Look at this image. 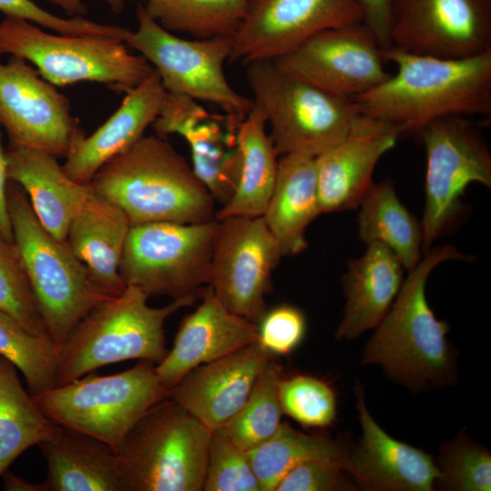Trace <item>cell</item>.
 <instances>
[{
  "label": "cell",
  "mask_w": 491,
  "mask_h": 491,
  "mask_svg": "<svg viewBox=\"0 0 491 491\" xmlns=\"http://www.w3.org/2000/svg\"><path fill=\"white\" fill-rule=\"evenodd\" d=\"M165 30L193 38L233 36L249 0H136Z\"/></svg>",
  "instance_id": "d6a6232c"
},
{
  "label": "cell",
  "mask_w": 491,
  "mask_h": 491,
  "mask_svg": "<svg viewBox=\"0 0 491 491\" xmlns=\"http://www.w3.org/2000/svg\"><path fill=\"white\" fill-rule=\"evenodd\" d=\"M439 476L435 487L448 491H490L491 454L462 429L441 445L435 459Z\"/></svg>",
  "instance_id": "d590c367"
},
{
  "label": "cell",
  "mask_w": 491,
  "mask_h": 491,
  "mask_svg": "<svg viewBox=\"0 0 491 491\" xmlns=\"http://www.w3.org/2000/svg\"><path fill=\"white\" fill-rule=\"evenodd\" d=\"M361 22L356 0H249L228 62L274 60L316 33Z\"/></svg>",
  "instance_id": "2e32d148"
},
{
  "label": "cell",
  "mask_w": 491,
  "mask_h": 491,
  "mask_svg": "<svg viewBox=\"0 0 491 491\" xmlns=\"http://www.w3.org/2000/svg\"><path fill=\"white\" fill-rule=\"evenodd\" d=\"M6 195L15 248L48 335L60 346L89 311L108 298L66 242L42 225L21 186L11 181Z\"/></svg>",
  "instance_id": "8992f818"
},
{
  "label": "cell",
  "mask_w": 491,
  "mask_h": 491,
  "mask_svg": "<svg viewBox=\"0 0 491 491\" xmlns=\"http://www.w3.org/2000/svg\"><path fill=\"white\" fill-rule=\"evenodd\" d=\"M363 12V23L382 49L389 46L391 0H356Z\"/></svg>",
  "instance_id": "7bdbcfd3"
},
{
  "label": "cell",
  "mask_w": 491,
  "mask_h": 491,
  "mask_svg": "<svg viewBox=\"0 0 491 491\" xmlns=\"http://www.w3.org/2000/svg\"><path fill=\"white\" fill-rule=\"evenodd\" d=\"M130 227L125 212L95 192L70 224L65 242L106 298L126 287L119 263Z\"/></svg>",
  "instance_id": "484cf974"
},
{
  "label": "cell",
  "mask_w": 491,
  "mask_h": 491,
  "mask_svg": "<svg viewBox=\"0 0 491 491\" xmlns=\"http://www.w3.org/2000/svg\"><path fill=\"white\" fill-rule=\"evenodd\" d=\"M274 357L256 340L192 369L170 389L168 397L213 431L237 413Z\"/></svg>",
  "instance_id": "ffe728a7"
},
{
  "label": "cell",
  "mask_w": 491,
  "mask_h": 491,
  "mask_svg": "<svg viewBox=\"0 0 491 491\" xmlns=\"http://www.w3.org/2000/svg\"><path fill=\"white\" fill-rule=\"evenodd\" d=\"M280 366L270 361L257 377L248 397L237 413L222 427L242 449H250L269 439L282 423L279 384Z\"/></svg>",
  "instance_id": "836d02e7"
},
{
  "label": "cell",
  "mask_w": 491,
  "mask_h": 491,
  "mask_svg": "<svg viewBox=\"0 0 491 491\" xmlns=\"http://www.w3.org/2000/svg\"><path fill=\"white\" fill-rule=\"evenodd\" d=\"M441 58L491 51V0H391L389 46Z\"/></svg>",
  "instance_id": "5bb4252c"
},
{
  "label": "cell",
  "mask_w": 491,
  "mask_h": 491,
  "mask_svg": "<svg viewBox=\"0 0 491 491\" xmlns=\"http://www.w3.org/2000/svg\"><path fill=\"white\" fill-rule=\"evenodd\" d=\"M239 146L238 184L230 200L215 211L217 221L235 215H263L275 186L278 155L266 131L265 114L255 103L241 123Z\"/></svg>",
  "instance_id": "f1b7e54d"
},
{
  "label": "cell",
  "mask_w": 491,
  "mask_h": 491,
  "mask_svg": "<svg viewBox=\"0 0 491 491\" xmlns=\"http://www.w3.org/2000/svg\"><path fill=\"white\" fill-rule=\"evenodd\" d=\"M167 91L154 71L126 93L118 109L91 135L79 134L73 141L63 169L74 181L89 184L98 169L125 151L159 115Z\"/></svg>",
  "instance_id": "603a6c76"
},
{
  "label": "cell",
  "mask_w": 491,
  "mask_h": 491,
  "mask_svg": "<svg viewBox=\"0 0 491 491\" xmlns=\"http://www.w3.org/2000/svg\"><path fill=\"white\" fill-rule=\"evenodd\" d=\"M365 253L348 263L342 277L344 315L336 338L355 339L376 328L392 306L403 284L404 266L386 246L370 243Z\"/></svg>",
  "instance_id": "d4e9b609"
},
{
  "label": "cell",
  "mask_w": 491,
  "mask_h": 491,
  "mask_svg": "<svg viewBox=\"0 0 491 491\" xmlns=\"http://www.w3.org/2000/svg\"><path fill=\"white\" fill-rule=\"evenodd\" d=\"M321 214L316 157L280 156L275 186L262 216L283 256L296 255L307 246L306 230Z\"/></svg>",
  "instance_id": "83f0119b"
},
{
  "label": "cell",
  "mask_w": 491,
  "mask_h": 491,
  "mask_svg": "<svg viewBox=\"0 0 491 491\" xmlns=\"http://www.w3.org/2000/svg\"><path fill=\"white\" fill-rule=\"evenodd\" d=\"M61 7L70 17H84L87 13V7L83 0H48ZM106 3L115 13H120L125 6V0H100Z\"/></svg>",
  "instance_id": "f6af8a7d"
},
{
  "label": "cell",
  "mask_w": 491,
  "mask_h": 491,
  "mask_svg": "<svg viewBox=\"0 0 491 491\" xmlns=\"http://www.w3.org/2000/svg\"><path fill=\"white\" fill-rule=\"evenodd\" d=\"M396 73L354 98L361 114L419 137L446 115H491V51L466 58H441L383 49Z\"/></svg>",
  "instance_id": "6da1fadb"
},
{
  "label": "cell",
  "mask_w": 491,
  "mask_h": 491,
  "mask_svg": "<svg viewBox=\"0 0 491 491\" xmlns=\"http://www.w3.org/2000/svg\"><path fill=\"white\" fill-rule=\"evenodd\" d=\"M8 180L22 187L42 225L57 240L65 242L71 222L93 189L72 180L57 157L25 146L5 151Z\"/></svg>",
  "instance_id": "cb8c5ba5"
},
{
  "label": "cell",
  "mask_w": 491,
  "mask_h": 491,
  "mask_svg": "<svg viewBox=\"0 0 491 491\" xmlns=\"http://www.w3.org/2000/svg\"><path fill=\"white\" fill-rule=\"evenodd\" d=\"M358 207L360 239L386 246L408 271L415 267L423 254L421 225L399 200L393 181L373 183Z\"/></svg>",
  "instance_id": "f546056e"
},
{
  "label": "cell",
  "mask_w": 491,
  "mask_h": 491,
  "mask_svg": "<svg viewBox=\"0 0 491 491\" xmlns=\"http://www.w3.org/2000/svg\"><path fill=\"white\" fill-rule=\"evenodd\" d=\"M205 491H262L247 451L238 446L223 427L211 431Z\"/></svg>",
  "instance_id": "f35d334b"
},
{
  "label": "cell",
  "mask_w": 491,
  "mask_h": 491,
  "mask_svg": "<svg viewBox=\"0 0 491 491\" xmlns=\"http://www.w3.org/2000/svg\"><path fill=\"white\" fill-rule=\"evenodd\" d=\"M201 304L184 317L173 347L155 366L162 385L170 389L192 369L257 340V325L230 312L208 286Z\"/></svg>",
  "instance_id": "7402d4cb"
},
{
  "label": "cell",
  "mask_w": 491,
  "mask_h": 491,
  "mask_svg": "<svg viewBox=\"0 0 491 491\" xmlns=\"http://www.w3.org/2000/svg\"><path fill=\"white\" fill-rule=\"evenodd\" d=\"M350 447L344 440L308 435L282 422L269 439L247 454L262 491H275L289 471L308 460L333 459L342 463L346 469Z\"/></svg>",
  "instance_id": "1f68e13d"
},
{
  "label": "cell",
  "mask_w": 491,
  "mask_h": 491,
  "mask_svg": "<svg viewBox=\"0 0 491 491\" xmlns=\"http://www.w3.org/2000/svg\"><path fill=\"white\" fill-rule=\"evenodd\" d=\"M148 297L142 290L126 286L119 296L90 310L60 346L56 386L125 360L160 363L168 352L165 320L199 297L175 299L162 307L149 306Z\"/></svg>",
  "instance_id": "277c9868"
},
{
  "label": "cell",
  "mask_w": 491,
  "mask_h": 491,
  "mask_svg": "<svg viewBox=\"0 0 491 491\" xmlns=\"http://www.w3.org/2000/svg\"><path fill=\"white\" fill-rule=\"evenodd\" d=\"M59 352L50 337L31 334L0 310V355L22 373L31 396L56 386Z\"/></svg>",
  "instance_id": "e575fe53"
},
{
  "label": "cell",
  "mask_w": 491,
  "mask_h": 491,
  "mask_svg": "<svg viewBox=\"0 0 491 491\" xmlns=\"http://www.w3.org/2000/svg\"><path fill=\"white\" fill-rule=\"evenodd\" d=\"M45 462V491H120L115 449L85 433L55 424L38 445Z\"/></svg>",
  "instance_id": "4316f807"
},
{
  "label": "cell",
  "mask_w": 491,
  "mask_h": 491,
  "mask_svg": "<svg viewBox=\"0 0 491 491\" xmlns=\"http://www.w3.org/2000/svg\"><path fill=\"white\" fill-rule=\"evenodd\" d=\"M400 136L396 126L360 113L347 135L316 157L322 214L357 208L377 162Z\"/></svg>",
  "instance_id": "d6986e66"
},
{
  "label": "cell",
  "mask_w": 491,
  "mask_h": 491,
  "mask_svg": "<svg viewBox=\"0 0 491 491\" xmlns=\"http://www.w3.org/2000/svg\"><path fill=\"white\" fill-rule=\"evenodd\" d=\"M342 463L333 459H312L289 471L275 491H351L357 489L348 480Z\"/></svg>",
  "instance_id": "b9f144b4"
},
{
  "label": "cell",
  "mask_w": 491,
  "mask_h": 491,
  "mask_svg": "<svg viewBox=\"0 0 491 491\" xmlns=\"http://www.w3.org/2000/svg\"><path fill=\"white\" fill-rule=\"evenodd\" d=\"M245 116L211 114L196 100L168 93L153 123L162 137L178 134L189 145L192 169L222 205L234 195L239 179V128Z\"/></svg>",
  "instance_id": "ac0fdd59"
},
{
  "label": "cell",
  "mask_w": 491,
  "mask_h": 491,
  "mask_svg": "<svg viewBox=\"0 0 491 491\" xmlns=\"http://www.w3.org/2000/svg\"><path fill=\"white\" fill-rule=\"evenodd\" d=\"M279 398L283 413L305 427H328L336 419V392L323 379L307 375L283 376Z\"/></svg>",
  "instance_id": "8d00e7d4"
},
{
  "label": "cell",
  "mask_w": 491,
  "mask_h": 491,
  "mask_svg": "<svg viewBox=\"0 0 491 491\" xmlns=\"http://www.w3.org/2000/svg\"><path fill=\"white\" fill-rule=\"evenodd\" d=\"M210 436L175 400L160 401L115 449L120 491L203 490Z\"/></svg>",
  "instance_id": "5b68a950"
},
{
  "label": "cell",
  "mask_w": 491,
  "mask_h": 491,
  "mask_svg": "<svg viewBox=\"0 0 491 491\" xmlns=\"http://www.w3.org/2000/svg\"><path fill=\"white\" fill-rule=\"evenodd\" d=\"M0 11L5 16L20 18L65 35L97 36L125 41L130 32L122 26L100 24L81 16L62 18L42 9L32 0H0Z\"/></svg>",
  "instance_id": "ab89813d"
},
{
  "label": "cell",
  "mask_w": 491,
  "mask_h": 491,
  "mask_svg": "<svg viewBox=\"0 0 491 491\" xmlns=\"http://www.w3.org/2000/svg\"><path fill=\"white\" fill-rule=\"evenodd\" d=\"M273 61L298 79L350 99L391 75L382 47L363 22L316 33Z\"/></svg>",
  "instance_id": "9a60e30c"
},
{
  "label": "cell",
  "mask_w": 491,
  "mask_h": 491,
  "mask_svg": "<svg viewBox=\"0 0 491 491\" xmlns=\"http://www.w3.org/2000/svg\"><path fill=\"white\" fill-rule=\"evenodd\" d=\"M119 206L131 225L215 219V199L165 137H141L103 165L89 183Z\"/></svg>",
  "instance_id": "3957f363"
},
{
  "label": "cell",
  "mask_w": 491,
  "mask_h": 491,
  "mask_svg": "<svg viewBox=\"0 0 491 491\" xmlns=\"http://www.w3.org/2000/svg\"><path fill=\"white\" fill-rule=\"evenodd\" d=\"M362 435L351 445L346 472L372 491H431L439 476L435 458L388 435L370 415L362 385L356 389Z\"/></svg>",
  "instance_id": "44dd1931"
},
{
  "label": "cell",
  "mask_w": 491,
  "mask_h": 491,
  "mask_svg": "<svg viewBox=\"0 0 491 491\" xmlns=\"http://www.w3.org/2000/svg\"><path fill=\"white\" fill-rule=\"evenodd\" d=\"M282 256L262 215L225 217L218 221L207 284L230 312L257 325Z\"/></svg>",
  "instance_id": "4fadbf2b"
},
{
  "label": "cell",
  "mask_w": 491,
  "mask_h": 491,
  "mask_svg": "<svg viewBox=\"0 0 491 491\" xmlns=\"http://www.w3.org/2000/svg\"><path fill=\"white\" fill-rule=\"evenodd\" d=\"M27 61L13 56L0 63V125L10 145L65 157L82 132L70 102Z\"/></svg>",
  "instance_id": "e0dca14e"
},
{
  "label": "cell",
  "mask_w": 491,
  "mask_h": 491,
  "mask_svg": "<svg viewBox=\"0 0 491 491\" xmlns=\"http://www.w3.org/2000/svg\"><path fill=\"white\" fill-rule=\"evenodd\" d=\"M218 221L131 225L119 263L125 286L148 296H197L207 284Z\"/></svg>",
  "instance_id": "30bf717a"
},
{
  "label": "cell",
  "mask_w": 491,
  "mask_h": 491,
  "mask_svg": "<svg viewBox=\"0 0 491 491\" xmlns=\"http://www.w3.org/2000/svg\"><path fill=\"white\" fill-rule=\"evenodd\" d=\"M452 245L431 247L407 278L364 348L363 365H378L394 381L413 391L451 386L456 380V350L426 296L431 272L447 260L470 259Z\"/></svg>",
  "instance_id": "7a4b0ae2"
},
{
  "label": "cell",
  "mask_w": 491,
  "mask_h": 491,
  "mask_svg": "<svg viewBox=\"0 0 491 491\" xmlns=\"http://www.w3.org/2000/svg\"><path fill=\"white\" fill-rule=\"evenodd\" d=\"M0 310L14 317L31 334L50 337L15 246L1 236Z\"/></svg>",
  "instance_id": "74e56055"
},
{
  "label": "cell",
  "mask_w": 491,
  "mask_h": 491,
  "mask_svg": "<svg viewBox=\"0 0 491 491\" xmlns=\"http://www.w3.org/2000/svg\"><path fill=\"white\" fill-rule=\"evenodd\" d=\"M168 396L155 363L142 360L123 372L109 376L89 373L32 397L54 423L85 433L115 449L132 426Z\"/></svg>",
  "instance_id": "9c48e42d"
},
{
  "label": "cell",
  "mask_w": 491,
  "mask_h": 491,
  "mask_svg": "<svg viewBox=\"0 0 491 491\" xmlns=\"http://www.w3.org/2000/svg\"><path fill=\"white\" fill-rule=\"evenodd\" d=\"M4 489L6 491H45L44 483H32L5 470L2 475Z\"/></svg>",
  "instance_id": "bcb514c9"
},
{
  "label": "cell",
  "mask_w": 491,
  "mask_h": 491,
  "mask_svg": "<svg viewBox=\"0 0 491 491\" xmlns=\"http://www.w3.org/2000/svg\"><path fill=\"white\" fill-rule=\"evenodd\" d=\"M17 370L0 355V477L23 452L48 439L55 428L22 386Z\"/></svg>",
  "instance_id": "4dcf8cb0"
},
{
  "label": "cell",
  "mask_w": 491,
  "mask_h": 491,
  "mask_svg": "<svg viewBox=\"0 0 491 491\" xmlns=\"http://www.w3.org/2000/svg\"><path fill=\"white\" fill-rule=\"evenodd\" d=\"M125 43L107 37L52 35L11 16L0 23V55L34 64L45 80L57 86L90 81L128 93L154 67L143 55L131 54Z\"/></svg>",
  "instance_id": "ba28073f"
},
{
  "label": "cell",
  "mask_w": 491,
  "mask_h": 491,
  "mask_svg": "<svg viewBox=\"0 0 491 491\" xmlns=\"http://www.w3.org/2000/svg\"><path fill=\"white\" fill-rule=\"evenodd\" d=\"M253 101L265 114L278 156L316 157L341 142L360 111L354 99L325 91L298 79L273 60L246 65Z\"/></svg>",
  "instance_id": "52a82bcc"
},
{
  "label": "cell",
  "mask_w": 491,
  "mask_h": 491,
  "mask_svg": "<svg viewBox=\"0 0 491 491\" xmlns=\"http://www.w3.org/2000/svg\"><path fill=\"white\" fill-rule=\"evenodd\" d=\"M306 320L296 306L280 305L266 312L257 324V342L274 356H287L304 340Z\"/></svg>",
  "instance_id": "60d3db41"
},
{
  "label": "cell",
  "mask_w": 491,
  "mask_h": 491,
  "mask_svg": "<svg viewBox=\"0 0 491 491\" xmlns=\"http://www.w3.org/2000/svg\"><path fill=\"white\" fill-rule=\"evenodd\" d=\"M7 162L1 143L0 125V236L14 246V234L7 206Z\"/></svg>",
  "instance_id": "ee69618b"
},
{
  "label": "cell",
  "mask_w": 491,
  "mask_h": 491,
  "mask_svg": "<svg viewBox=\"0 0 491 491\" xmlns=\"http://www.w3.org/2000/svg\"><path fill=\"white\" fill-rule=\"evenodd\" d=\"M136 19L137 28L125 44L152 65L168 93L215 104L228 114L247 115L253 100L237 93L225 74L232 36L179 37L152 19L141 4Z\"/></svg>",
  "instance_id": "8fae6325"
},
{
  "label": "cell",
  "mask_w": 491,
  "mask_h": 491,
  "mask_svg": "<svg viewBox=\"0 0 491 491\" xmlns=\"http://www.w3.org/2000/svg\"><path fill=\"white\" fill-rule=\"evenodd\" d=\"M426 155L422 253L451 226L466 187H491V154L481 126L466 115H446L419 135Z\"/></svg>",
  "instance_id": "7c38bea8"
}]
</instances>
